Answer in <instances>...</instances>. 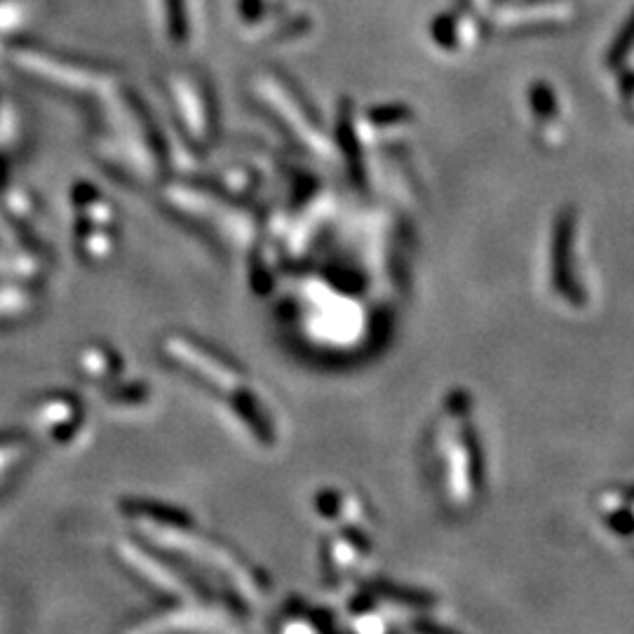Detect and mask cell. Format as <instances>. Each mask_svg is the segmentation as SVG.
<instances>
[{"mask_svg":"<svg viewBox=\"0 0 634 634\" xmlns=\"http://www.w3.org/2000/svg\"><path fill=\"white\" fill-rule=\"evenodd\" d=\"M552 287L557 289L559 299L569 306H583L585 294L576 278H571V259H573V240H576V217L564 214L559 219L555 238H552Z\"/></svg>","mask_w":634,"mask_h":634,"instance_id":"1","label":"cell"}]
</instances>
